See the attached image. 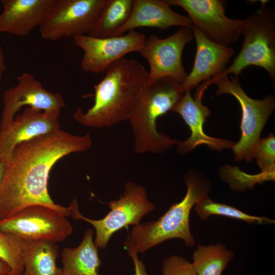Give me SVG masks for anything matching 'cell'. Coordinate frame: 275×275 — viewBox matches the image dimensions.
<instances>
[{"instance_id":"obj_1","label":"cell","mask_w":275,"mask_h":275,"mask_svg":"<svg viewBox=\"0 0 275 275\" xmlns=\"http://www.w3.org/2000/svg\"><path fill=\"white\" fill-rule=\"evenodd\" d=\"M92 144L89 133L76 135L60 129L17 145L7 162L0 186V221L34 205L46 206L66 216L70 215L69 207L54 203L50 197L49 175L59 159L85 151Z\"/></svg>"},{"instance_id":"obj_2","label":"cell","mask_w":275,"mask_h":275,"mask_svg":"<svg viewBox=\"0 0 275 275\" xmlns=\"http://www.w3.org/2000/svg\"><path fill=\"white\" fill-rule=\"evenodd\" d=\"M95 85L94 103L86 112L78 107L73 118L93 128L110 127L127 120L135 101L148 81V72L139 61L122 58L111 64Z\"/></svg>"},{"instance_id":"obj_3","label":"cell","mask_w":275,"mask_h":275,"mask_svg":"<svg viewBox=\"0 0 275 275\" xmlns=\"http://www.w3.org/2000/svg\"><path fill=\"white\" fill-rule=\"evenodd\" d=\"M181 85L172 77H164L148 81L141 90L128 119L135 153H162L178 143L157 130L156 121L180 101L183 94Z\"/></svg>"},{"instance_id":"obj_4","label":"cell","mask_w":275,"mask_h":275,"mask_svg":"<svg viewBox=\"0 0 275 275\" xmlns=\"http://www.w3.org/2000/svg\"><path fill=\"white\" fill-rule=\"evenodd\" d=\"M184 181L187 190L180 202L172 205L157 220L133 226L124 242L127 251L144 253L173 238L182 239L187 247L195 244L189 227L190 213L197 202L208 196L210 185L207 179L193 172L185 175Z\"/></svg>"},{"instance_id":"obj_5","label":"cell","mask_w":275,"mask_h":275,"mask_svg":"<svg viewBox=\"0 0 275 275\" xmlns=\"http://www.w3.org/2000/svg\"><path fill=\"white\" fill-rule=\"evenodd\" d=\"M262 3L260 9L243 20L241 50L232 64L222 73L199 86L205 92L219 78L232 74L238 76L246 67L254 65L263 68L272 82L275 81V13Z\"/></svg>"},{"instance_id":"obj_6","label":"cell","mask_w":275,"mask_h":275,"mask_svg":"<svg viewBox=\"0 0 275 275\" xmlns=\"http://www.w3.org/2000/svg\"><path fill=\"white\" fill-rule=\"evenodd\" d=\"M106 204L110 211L99 219H92L82 215L78 210L76 199H74L68 206L73 219L83 220L94 227L96 236L94 241L98 249H106L113 234L128 225H139L145 215L156 208L149 200L146 189L133 182H126L119 198Z\"/></svg>"},{"instance_id":"obj_7","label":"cell","mask_w":275,"mask_h":275,"mask_svg":"<svg viewBox=\"0 0 275 275\" xmlns=\"http://www.w3.org/2000/svg\"><path fill=\"white\" fill-rule=\"evenodd\" d=\"M216 94H230L238 101L241 109V136L232 148L237 161L251 162L254 158L255 149L269 117L275 108V99L268 95L263 99L250 97L241 88L237 76H224L216 80Z\"/></svg>"},{"instance_id":"obj_8","label":"cell","mask_w":275,"mask_h":275,"mask_svg":"<svg viewBox=\"0 0 275 275\" xmlns=\"http://www.w3.org/2000/svg\"><path fill=\"white\" fill-rule=\"evenodd\" d=\"M64 214L46 206H28L14 215L0 221V231L16 235L24 241L64 240L72 232Z\"/></svg>"},{"instance_id":"obj_9","label":"cell","mask_w":275,"mask_h":275,"mask_svg":"<svg viewBox=\"0 0 275 275\" xmlns=\"http://www.w3.org/2000/svg\"><path fill=\"white\" fill-rule=\"evenodd\" d=\"M105 0H57L39 27L41 37L56 41L88 34L93 28Z\"/></svg>"},{"instance_id":"obj_10","label":"cell","mask_w":275,"mask_h":275,"mask_svg":"<svg viewBox=\"0 0 275 275\" xmlns=\"http://www.w3.org/2000/svg\"><path fill=\"white\" fill-rule=\"evenodd\" d=\"M194 38L191 28L187 27H180L165 38L155 34L146 38L139 52L149 65L148 81L170 77L182 84L187 75L182 65V52Z\"/></svg>"},{"instance_id":"obj_11","label":"cell","mask_w":275,"mask_h":275,"mask_svg":"<svg viewBox=\"0 0 275 275\" xmlns=\"http://www.w3.org/2000/svg\"><path fill=\"white\" fill-rule=\"evenodd\" d=\"M169 6L183 8L193 25L206 37L218 44L229 46L241 35L243 20L228 17L222 0H166Z\"/></svg>"},{"instance_id":"obj_12","label":"cell","mask_w":275,"mask_h":275,"mask_svg":"<svg viewBox=\"0 0 275 275\" xmlns=\"http://www.w3.org/2000/svg\"><path fill=\"white\" fill-rule=\"evenodd\" d=\"M146 36L135 30L126 34L98 38L88 35L73 37L74 44L84 52L81 68L95 74L105 72L113 63L130 52L138 51L143 46Z\"/></svg>"},{"instance_id":"obj_13","label":"cell","mask_w":275,"mask_h":275,"mask_svg":"<svg viewBox=\"0 0 275 275\" xmlns=\"http://www.w3.org/2000/svg\"><path fill=\"white\" fill-rule=\"evenodd\" d=\"M17 81L4 93L0 128L9 125L23 106L44 112L61 111L65 106L60 93L47 91L32 74L23 72L17 76Z\"/></svg>"},{"instance_id":"obj_14","label":"cell","mask_w":275,"mask_h":275,"mask_svg":"<svg viewBox=\"0 0 275 275\" xmlns=\"http://www.w3.org/2000/svg\"><path fill=\"white\" fill-rule=\"evenodd\" d=\"M60 112H44L27 107L22 114L16 115L9 125L0 128V159L7 162L19 144L60 130Z\"/></svg>"},{"instance_id":"obj_15","label":"cell","mask_w":275,"mask_h":275,"mask_svg":"<svg viewBox=\"0 0 275 275\" xmlns=\"http://www.w3.org/2000/svg\"><path fill=\"white\" fill-rule=\"evenodd\" d=\"M203 95L196 93L194 98L190 91H186L172 110L182 117L191 130L190 135L187 140L178 141L176 145L177 152L179 154H186L201 145H206L213 150L220 151L232 148L235 144L230 140L211 137L204 132V123L211 113L202 102Z\"/></svg>"},{"instance_id":"obj_16","label":"cell","mask_w":275,"mask_h":275,"mask_svg":"<svg viewBox=\"0 0 275 275\" xmlns=\"http://www.w3.org/2000/svg\"><path fill=\"white\" fill-rule=\"evenodd\" d=\"M191 29L197 50L193 67L181 85L183 93L222 73L235 53L233 48L211 41L195 26Z\"/></svg>"},{"instance_id":"obj_17","label":"cell","mask_w":275,"mask_h":275,"mask_svg":"<svg viewBox=\"0 0 275 275\" xmlns=\"http://www.w3.org/2000/svg\"><path fill=\"white\" fill-rule=\"evenodd\" d=\"M57 0H1L0 32L27 36L39 27Z\"/></svg>"},{"instance_id":"obj_18","label":"cell","mask_w":275,"mask_h":275,"mask_svg":"<svg viewBox=\"0 0 275 275\" xmlns=\"http://www.w3.org/2000/svg\"><path fill=\"white\" fill-rule=\"evenodd\" d=\"M192 25L188 17L174 11L166 1L133 0L129 18L113 36L123 35L129 31L141 27L165 30L174 26L191 28Z\"/></svg>"},{"instance_id":"obj_19","label":"cell","mask_w":275,"mask_h":275,"mask_svg":"<svg viewBox=\"0 0 275 275\" xmlns=\"http://www.w3.org/2000/svg\"><path fill=\"white\" fill-rule=\"evenodd\" d=\"M93 236V230L89 229L77 246L63 249L60 275H99L101 261Z\"/></svg>"},{"instance_id":"obj_20","label":"cell","mask_w":275,"mask_h":275,"mask_svg":"<svg viewBox=\"0 0 275 275\" xmlns=\"http://www.w3.org/2000/svg\"><path fill=\"white\" fill-rule=\"evenodd\" d=\"M59 248L45 240L25 241L23 270L21 275H60L56 260Z\"/></svg>"},{"instance_id":"obj_21","label":"cell","mask_w":275,"mask_h":275,"mask_svg":"<svg viewBox=\"0 0 275 275\" xmlns=\"http://www.w3.org/2000/svg\"><path fill=\"white\" fill-rule=\"evenodd\" d=\"M133 0H105L89 36L103 38L113 37L129 18Z\"/></svg>"},{"instance_id":"obj_22","label":"cell","mask_w":275,"mask_h":275,"mask_svg":"<svg viewBox=\"0 0 275 275\" xmlns=\"http://www.w3.org/2000/svg\"><path fill=\"white\" fill-rule=\"evenodd\" d=\"M234 257V253L222 243L199 244L191 263L197 275H222Z\"/></svg>"},{"instance_id":"obj_23","label":"cell","mask_w":275,"mask_h":275,"mask_svg":"<svg viewBox=\"0 0 275 275\" xmlns=\"http://www.w3.org/2000/svg\"><path fill=\"white\" fill-rule=\"evenodd\" d=\"M195 210L202 220L205 221L213 215L226 216L245 222L250 224H272L274 221L266 216L248 214L233 206L215 202L207 196L195 205Z\"/></svg>"},{"instance_id":"obj_24","label":"cell","mask_w":275,"mask_h":275,"mask_svg":"<svg viewBox=\"0 0 275 275\" xmlns=\"http://www.w3.org/2000/svg\"><path fill=\"white\" fill-rule=\"evenodd\" d=\"M24 244L16 235L0 231V260L9 267V275H21L23 272Z\"/></svg>"},{"instance_id":"obj_25","label":"cell","mask_w":275,"mask_h":275,"mask_svg":"<svg viewBox=\"0 0 275 275\" xmlns=\"http://www.w3.org/2000/svg\"><path fill=\"white\" fill-rule=\"evenodd\" d=\"M254 158H256L262 173L274 175L275 137L273 134L259 140L254 150Z\"/></svg>"},{"instance_id":"obj_26","label":"cell","mask_w":275,"mask_h":275,"mask_svg":"<svg viewBox=\"0 0 275 275\" xmlns=\"http://www.w3.org/2000/svg\"><path fill=\"white\" fill-rule=\"evenodd\" d=\"M162 275H197L191 262L184 257L173 255L162 261Z\"/></svg>"},{"instance_id":"obj_27","label":"cell","mask_w":275,"mask_h":275,"mask_svg":"<svg viewBox=\"0 0 275 275\" xmlns=\"http://www.w3.org/2000/svg\"><path fill=\"white\" fill-rule=\"evenodd\" d=\"M128 253L134 263V273L133 275H148L145 265L139 259L138 254L133 251H129Z\"/></svg>"},{"instance_id":"obj_28","label":"cell","mask_w":275,"mask_h":275,"mask_svg":"<svg viewBox=\"0 0 275 275\" xmlns=\"http://www.w3.org/2000/svg\"><path fill=\"white\" fill-rule=\"evenodd\" d=\"M10 269L8 265L4 261L0 260V275H9Z\"/></svg>"},{"instance_id":"obj_29","label":"cell","mask_w":275,"mask_h":275,"mask_svg":"<svg viewBox=\"0 0 275 275\" xmlns=\"http://www.w3.org/2000/svg\"><path fill=\"white\" fill-rule=\"evenodd\" d=\"M4 56L1 46H0V80L2 77L3 73L5 69Z\"/></svg>"},{"instance_id":"obj_30","label":"cell","mask_w":275,"mask_h":275,"mask_svg":"<svg viewBox=\"0 0 275 275\" xmlns=\"http://www.w3.org/2000/svg\"><path fill=\"white\" fill-rule=\"evenodd\" d=\"M7 162L4 160L0 159V186L6 169Z\"/></svg>"},{"instance_id":"obj_31","label":"cell","mask_w":275,"mask_h":275,"mask_svg":"<svg viewBox=\"0 0 275 275\" xmlns=\"http://www.w3.org/2000/svg\"><path fill=\"white\" fill-rule=\"evenodd\" d=\"M1 4H0V12H1Z\"/></svg>"},{"instance_id":"obj_32","label":"cell","mask_w":275,"mask_h":275,"mask_svg":"<svg viewBox=\"0 0 275 275\" xmlns=\"http://www.w3.org/2000/svg\"><path fill=\"white\" fill-rule=\"evenodd\" d=\"M0 127H1V123H0Z\"/></svg>"}]
</instances>
